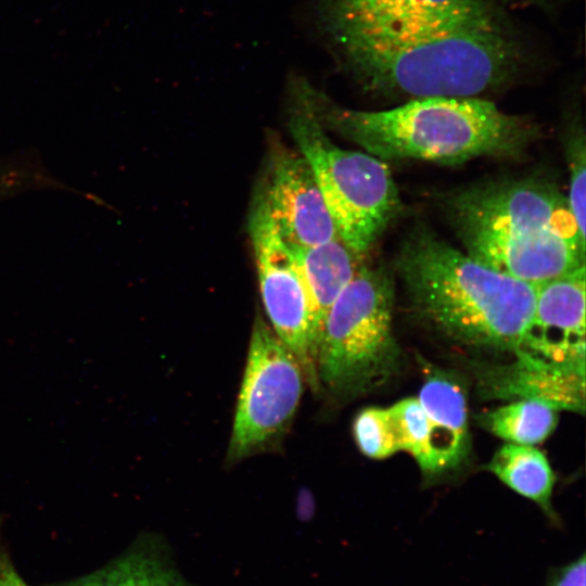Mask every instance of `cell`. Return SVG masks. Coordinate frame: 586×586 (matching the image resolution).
<instances>
[{"mask_svg": "<svg viewBox=\"0 0 586 586\" xmlns=\"http://www.w3.org/2000/svg\"><path fill=\"white\" fill-rule=\"evenodd\" d=\"M333 48L360 38L453 27H512L493 0H317Z\"/></svg>", "mask_w": 586, "mask_h": 586, "instance_id": "cell-9", "label": "cell"}, {"mask_svg": "<svg viewBox=\"0 0 586 586\" xmlns=\"http://www.w3.org/2000/svg\"><path fill=\"white\" fill-rule=\"evenodd\" d=\"M440 207L475 260L531 284L585 265L568 198L542 174L498 176L448 191Z\"/></svg>", "mask_w": 586, "mask_h": 586, "instance_id": "cell-1", "label": "cell"}, {"mask_svg": "<svg viewBox=\"0 0 586 586\" xmlns=\"http://www.w3.org/2000/svg\"><path fill=\"white\" fill-rule=\"evenodd\" d=\"M428 420V459L423 471L438 473L458 466L469 445L467 402L460 385L446 374L430 375L417 397Z\"/></svg>", "mask_w": 586, "mask_h": 586, "instance_id": "cell-13", "label": "cell"}, {"mask_svg": "<svg viewBox=\"0 0 586 586\" xmlns=\"http://www.w3.org/2000/svg\"><path fill=\"white\" fill-rule=\"evenodd\" d=\"M304 371L268 321L256 315L239 391L226 461L230 464L272 446L300 405Z\"/></svg>", "mask_w": 586, "mask_h": 586, "instance_id": "cell-7", "label": "cell"}, {"mask_svg": "<svg viewBox=\"0 0 586 586\" xmlns=\"http://www.w3.org/2000/svg\"><path fill=\"white\" fill-rule=\"evenodd\" d=\"M314 506L313 495L307 489L301 491L297 497V512L300 517L308 518L313 513Z\"/></svg>", "mask_w": 586, "mask_h": 586, "instance_id": "cell-23", "label": "cell"}, {"mask_svg": "<svg viewBox=\"0 0 586 586\" xmlns=\"http://www.w3.org/2000/svg\"><path fill=\"white\" fill-rule=\"evenodd\" d=\"M585 569L586 558L583 553L579 558L555 572L547 586H585Z\"/></svg>", "mask_w": 586, "mask_h": 586, "instance_id": "cell-21", "label": "cell"}, {"mask_svg": "<svg viewBox=\"0 0 586 586\" xmlns=\"http://www.w3.org/2000/svg\"><path fill=\"white\" fill-rule=\"evenodd\" d=\"M309 98L326 130L384 162L519 160L540 135L533 119L506 113L485 98H422L378 111L343 106L311 85Z\"/></svg>", "mask_w": 586, "mask_h": 586, "instance_id": "cell-3", "label": "cell"}, {"mask_svg": "<svg viewBox=\"0 0 586 586\" xmlns=\"http://www.w3.org/2000/svg\"><path fill=\"white\" fill-rule=\"evenodd\" d=\"M289 246L320 332L328 310L362 264V256L348 247L340 237L310 246Z\"/></svg>", "mask_w": 586, "mask_h": 586, "instance_id": "cell-15", "label": "cell"}, {"mask_svg": "<svg viewBox=\"0 0 586 586\" xmlns=\"http://www.w3.org/2000/svg\"><path fill=\"white\" fill-rule=\"evenodd\" d=\"M394 281L382 266L361 264L328 310L318 336L320 388L336 398L365 394L395 373Z\"/></svg>", "mask_w": 586, "mask_h": 586, "instance_id": "cell-6", "label": "cell"}, {"mask_svg": "<svg viewBox=\"0 0 586 586\" xmlns=\"http://www.w3.org/2000/svg\"><path fill=\"white\" fill-rule=\"evenodd\" d=\"M48 586H189L163 539L144 533L118 557L86 575Z\"/></svg>", "mask_w": 586, "mask_h": 586, "instance_id": "cell-14", "label": "cell"}, {"mask_svg": "<svg viewBox=\"0 0 586 586\" xmlns=\"http://www.w3.org/2000/svg\"><path fill=\"white\" fill-rule=\"evenodd\" d=\"M3 520L0 517V586H30L16 570L2 538Z\"/></svg>", "mask_w": 586, "mask_h": 586, "instance_id": "cell-22", "label": "cell"}, {"mask_svg": "<svg viewBox=\"0 0 586 586\" xmlns=\"http://www.w3.org/2000/svg\"><path fill=\"white\" fill-rule=\"evenodd\" d=\"M480 424L505 441L521 445L544 442L555 430L558 409L538 400H514L479 416Z\"/></svg>", "mask_w": 586, "mask_h": 586, "instance_id": "cell-17", "label": "cell"}, {"mask_svg": "<svg viewBox=\"0 0 586 586\" xmlns=\"http://www.w3.org/2000/svg\"><path fill=\"white\" fill-rule=\"evenodd\" d=\"M257 191L288 244L310 246L339 237L314 173L297 150L272 143Z\"/></svg>", "mask_w": 586, "mask_h": 586, "instance_id": "cell-10", "label": "cell"}, {"mask_svg": "<svg viewBox=\"0 0 586 586\" xmlns=\"http://www.w3.org/2000/svg\"><path fill=\"white\" fill-rule=\"evenodd\" d=\"M562 139L570 173L568 202L577 229L585 237L586 139L577 111L566 120Z\"/></svg>", "mask_w": 586, "mask_h": 586, "instance_id": "cell-18", "label": "cell"}, {"mask_svg": "<svg viewBox=\"0 0 586 586\" xmlns=\"http://www.w3.org/2000/svg\"><path fill=\"white\" fill-rule=\"evenodd\" d=\"M394 264L412 309L435 330L476 347H521L535 284L475 260L422 224L406 234Z\"/></svg>", "mask_w": 586, "mask_h": 586, "instance_id": "cell-4", "label": "cell"}, {"mask_svg": "<svg viewBox=\"0 0 586 586\" xmlns=\"http://www.w3.org/2000/svg\"><path fill=\"white\" fill-rule=\"evenodd\" d=\"M334 50L366 92L405 102L483 98L523 78L531 61L513 27L424 29L356 39Z\"/></svg>", "mask_w": 586, "mask_h": 586, "instance_id": "cell-2", "label": "cell"}, {"mask_svg": "<svg viewBox=\"0 0 586 586\" xmlns=\"http://www.w3.org/2000/svg\"><path fill=\"white\" fill-rule=\"evenodd\" d=\"M535 291L533 320L515 352L585 370V265L535 284Z\"/></svg>", "mask_w": 586, "mask_h": 586, "instance_id": "cell-11", "label": "cell"}, {"mask_svg": "<svg viewBox=\"0 0 586 586\" xmlns=\"http://www.w3.org/2000/svg\"><path fill=\"white\" fill-rule=\"evenodd\" d=\"M400 450L409 453L424 470L428 459L429 424L417 397L387 407Z\"/></svg>", "mask_w": 586, "mask_h": 586, "instance_id": "cell-19", "label": "cell"}, {"mask_svg": "<svg viewBox=\"0 0 586 586\" xmlns=\"http://www.w3.org/2000/svg\"><path fill=\"white\" fill-rule=\"evenodd\" d=\"M353 435L359 450L371 459L400 451L387 408L362 409L354 419Z\"/></svg>", "mask_w": 586, "mask_h": 586, "instance_id": "cell-20", "label": "cell"}, {"mask_svg": "<svg viewBox=\"0 0 586 586\" xmlns=\"http://www.w3.org/2000/svg\"><path fill=\"white\" fill-rule=\"evenodd\" d=\"M309 82L289 85L288 126L309 164L340 239L355 253H368L403 209L386 162L344 150L328 136L311 106Z\"/></svg>", "mask_w": 586, "mask_h": 586, "instance_id": "cell-5", "label": "cell"}, {"mask_svg": "<svg viewBox=\"0 0 586 586\" xmlns=\"http://www.w3.org/2000/svg\"><path fill=\"white\" fill-rule=\"evenodd\" d=\"M249 234L268 323L298 360L306 382L319 391L316 370L318 327L289 244L256 190L249 213Z\"/></svg>", "mask_w": 586, "mask_h": 586, "instance_id": "cell-8", "label": "cell"}, {"mask_svg": "<svg viewBox=\"0 0 586 586\" xmlns=\"http://www.w3.org/2000/svg\"><path fill=\"white\" fill-rule=\"evenodd\" d=\"M487 469L511 489L552 515L555 475L545 455L533 445L508 443L501 446Z\"/></svg>", "mask_w": 586, "mask_h": 586, "instance_id": "cell-16", "label": "cell"}, {"mask_svg": "<svg viewBox=\"0 0 586 586\" xmlns=\"http://www.w3.org/2000/svg\"><path fill=\"white\" fill-rule=\"evenodd\" d=\"M508 365L489 366L477 373L479 393L492 399H528L558 410L584 413L585 370L551 365L524 353Z\"/></svg>", "mask_w": 586, "mask_h": 586, "instance_id": "cell-12", "label": "cell"}, {"mask_svg": "<svg viewBox=\"0 0 586 586\" xmlns=\"http://www.w3.org/2000/svg\"><path fill=\"white\" fill-rule=\"evenodd\" d=\"M513 3L533 4L538 7H547L551 0H506Z\"/></svg>", "mask_w": 586, "mask_h": 586, "instance_id": "cell-24", "label": "cell"}]
</instances>
